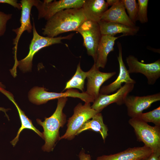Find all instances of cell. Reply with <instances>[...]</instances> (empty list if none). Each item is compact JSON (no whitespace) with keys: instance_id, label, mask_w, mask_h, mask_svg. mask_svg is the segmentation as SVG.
Returning <instances> with one entry per match:
<instances>
[{"instance_id":"1","label":"cell","mask_w":160,"mask_h":160,"mask_svg":"<svg viewBox=\"0 0 160 160\" xmlns=\"http://www.w3.org/2000/svg\"><path fill=\"white\" fill-rule=\"evenodd\" d=\"M86 20L82 8L64 9L47 20L42 29L43 34L47 37L54 38L64 33L76 31Z\"/></svg>"},{"instance_id":"2","label":"cell","mask_w":160,"mask_h":160,"mask_svg":"<svg viewBox=\"0 0 160 160\" xmlns=\"http://www.w3.org/2000/svg\"><path fill=\"white\" fill-rule=\"evenodd\" d=\"M57 107L53 113L49 117L45 118L42 121L36 119L38 124L43 128L42 133L44 144L42 147L44 151H52L57 141L59 140V129L63 127L66 122V116L63 110L68 100L67 97H62L57 99Z\"/></svg>"},{"instance_id":"3","label":"cell","mask_w":160,"mask_h":160,"mask_svg":"<svg viewBox=\"0 0 160 160\" xmlns=\"http://www.w3.org/2000/svg\"><path fill=\"white\" fill-rule=\"evenodd\" d=\"M33 37L29 45V50L28 55L24 58L18 61L14 65L12 69L16 70L17 67L24 72L31 70L33 57L35 54L42 48L53 44L62 43L63 39H71L73 34H71L66 36L51 38L44 37L39 35L35 28L34 23L33 25Z\"/></svg>"},{"instance_id":"4","label":"cell","mask_w":160,"mask_h":160,"mask_svg":"<svg viewBox=\"0 0 160 160\" xmlns=\"http://www.w3.org/2000/svg\"><path fill=\"white\" fill-rule=\"evenodd\" d=\"M129 124L133 128L137 138L153 152H160V126H152L138 117L131 118Z\"/></svg>"},{"instance_id":"5","label":"cell","mask_w":160,"mask_h":160,"mask_svg":"<svg viewBox=\"0 0 160 160\" xmlns=\"http://www.w3.org/2000/svg\"><path fill=\"white\" fill-rule=\"evenodd\" d=\"M29 99L33 104L39 105L44 104L48 101L62 97L78 98L85 103H93L94 99L85 92H80L73 89H68L65 92L57 93L49 92L44 87H35L31 89L28 95Z\"/></svg>"},{"instance_id":"6","label":"cell","mask_w":160,"mask_h":160,"mask_svg":"<svg viewBox=\"0 0 160 160\" xmlns=\"http://www.w3.org/2000/svg\"><path fill=\"white\" fill-rule=\"evenodd\" d=\"M73 112V115L68 121L67 128L65 132L60 137L59 140L73 139L82 125L99 113L92 108L90 103H86L84 105L79 103L74 108Z\"/></svg>"},{"instance_id":"7","label":"cell","mask_w":160,"mask_h":160,"mask_svg":"<svg viewBox=\"0 0 160 160\" xmlns=\"http://www.w3.org/2000/svg\"><path fill=\"white\" fill-rule=\"evenodd\" d=\"M38 0L36 6L39 12L38 19L48 20L58 12L73 8H81L85 0Z\"/></svg>"},{"instance_id":"8","label":"cell","mask_w":160,"mask_h":160,"mask_svg":"<svg viewBox=\"0 0 160 160\" xmlns=\"http://www.w3.org/2000/svg\"><path fill=\"white\" fill-rule=\"evenodd\" d=\"M76 31L82 36L87 54L92 57L95 62L97 49L102 36L98 23L86 20Z\"/></svg>"},{"instance_id":"9","label":"cell","mask_w":160,"mask_h":160,"mask_svg":"<svg viewBox=\"0 0 160 160\" xmlns=\"http://www.w3.org/2000/svg\"><path fill=\"white\" fill-rule=\"evenodd\" d=\"M126 61L129 73H141L147 78L149 85H153L160 77V59L149 63L140 62L134 55H130L127 57Z\"/></svg>"},{"instance_id":"10","label":"cell","mask_w":160,"mask_h":160,"mask_svg":"<svg viewBox=\"0 0 160 160\" xmlns=\"http://www.w3.org/2000/svg\"><path fill=\"white\" fill-rule=\"evenodd\" d=\"M134 87V84H125L113 94L108 95L100 94L97 97L95 100L91 107L100 113L111 104L115 103L119 105L124 104L126 98L132 91Z\"/></svg>"},{"instance_id":"11","label":"cell","mask_w":160,"mask_h":160,"mask_svg":"<svg viewBox=\"0 0 160 160\" xmlns=\"http://www.w3.org/2000/svg\"><path fill=\"white\" fill-rule=\"evenodd\" d=\"M160 100V92L143 96L128 95L124 104L127 107L128 115L132 118L137 117L152 103Z\"/></svg>"},{"instance_id":"12","label":"cell","mask_w":160,"mask_h":160,"mask_svg":"<svg viewBox=\"0 0 160 160\" xmlns=\"http://www.w3.org/2000/svg\"><path fill=\"white\" fill-rule=\"evenodd\" d=\"M116 73V72H101L94 63L91 69L87 71V83L85 92L95 100L100 94V90L102 84Z\"/></svg>"},{"instance_id":"13","label":"cell","mask_w":160,"mask_h":160,"mask_svg":"<svg viewBox=\"0 0 160 160\" xmlns=\"http://www.w3.org/2000/svg\"><path fill=\"white\" fill-rule=\"evenodd\" d=\"M119 50L117 59L119 65V73L116 79L113 82L100 88V94L108 95L114 92L121 88L122 84H125L136 83V81L132 79L126 67L122 58V48L121 43H117Z\"/></svg>"},{"instance_id":"14","label":"cell","mask_w":160,"mask_h":160,"mask_svg":"<svg viewBox=\"0 0 160 160\" xmlns=\"http://www.w3.org/2000/svg\"><path fill=\"white\" fill-rule=\"evenodd\" d=\"M38 0H22L20 1L22 5L21 14L20 19V26L16 29H13L16 34L15 38L13 40V44L15 46V52L16 53L17 44L22 34L25 31L30 33L33 29V26L30 20V14L32 7L36 6Z\"/></svg>"},{"instance_id":"15","label":"cell","mask_w":160,"mask_h":160,"mask_svg":"<svg viewBox=\"0 0 160 160\" xmlns=\"http://www.w3.org/2000/svg\"><path fill=\"white\" fill-rule=\"evenodd\" d=\"M149 148L142 147L129 148L119 153L98 157L96 160H141L153 152Z\"/></svg>"},{"instance_id":"16","label":"cell","mask_w":160,"mask_h":160,"mask_svg":"<svg viewBox=\"0 0 160 160\" xmlns=\"http://www.w3.org/2000/svg\"><path fill=\"white\" fill-rule=\"evenodd\" d=\"M101 20L119 23L131 27L137 26L129 18L121 0H118L108 9L103 15Z\"/></svg>"},{"instance_id":"17","label":"cell","mask_w":160,"mask_h":160,"mask_svg":"<svg viewBox=\"0 0 160 160\" xmlns=\"http://www.w3.org/2000/svg\"><path fill=\"white\" fill-rule=\"evenodd\" d=\"M125 36L121 35L119 36L102 35L96 50V57L94 62L98 68H104L107 63L109 54L114 50L115 41L118 38Z\"/></svg>"},{"instance_id":"18","label":"cell","mask_w":160,"mask_h":160,"mask_svg":"<svg viewBox=\"0 0 160 160\" xmlns=\"http://www.w3.org/2000/svg\"><path fill=\"white\" fill-rule=\"evenodd\" d=\"M108 6L104 0H85L82 8L87 20L98 23Z\"/></svg>"},{"instance_id":"19","label":"cell","mask_w":160,"mask_h":160,"mask_svg":"<svg viewBox=\"0 0 160 160\" xmlns=\"http://www.w3.org/2000/svg\"><path fill=\"white\" fill-rule=\"evenodd\" d=\"M102 35L114 36L121 33L125 36H133L139 31V27H131L124 25L101 20L98 23Z\"/></svg>"},{"instance_id":"20","label":"cell","mask_w":160,"mask_h":160,"mask_svg":"<svg viewBox=\"0 0 160 160\" xmlns=\"http://www.w3.org/2000/svg\"><path fill=\"white\" fill-rule=\"evenodd\" d=\"M0 92L4 95L14 104L18 113L20 119L21 126L18 130L16 137L10 142L14 146L18 141L19 137L21 132L24 129H28L32 130L43 139L42 133L37 129L33 124L31 120L25 114L24 112L19 107L15 100L13 95L4 88L0 87Z\"/></svg>"},{"instance_id":"21","label":"cell","mask_w":160,"mask_h":160,"mask_svg":"<svg viewBox=\"0 0 160 160\" xmlns=\"http://www.w3.org/2000/svg\"><path fill=\"white\" fill-rule=\"evenodd\" d=\"M87 130H91L99 133L105 142L108 135V128L103 122V116L100 113L95 115L91 120L87 121L77 132L76 135Z\"/></svg>"},{"instance_id":"22","label":"cell","mask_w":160,"mask_h":160,"mask_svg":"<svg viewBox=\"0 0 160 160\" xmlns=\"http://www.w3.org/2000/svg\"><path fill=\"white\" fill-rule=\"evenodd\" d=\"M87 72L83 71L81 68L80 63L77 65L76 72L72 77L66 83L63 91L73 88H77L84 92L85 80L87 77Z\"/></svg>"},{"instance_id":"23","label":"cell","mask_w":160,"mask_h":160,"mask_svg":"<svg viewBox=\"0 0 160 160\" xmlns=\"http://www.w3.org/2000/svg\"><path fill=\"white\" fill-rule=\"evenodd\" d=\"M136 117L145 122H152L155 126H160V106L150 111L142 113Z\"/></svg>"},{"instance_id":"24","label":"cell","mask_w":160,"mask_h":160,"mask_svg":"<svg viewBox=\"0 0 160 160\" xmlns=\"http://www.w3.org/2000/svg\"><path fill=\"white\" fill-rule=\"evenodd\" d=\"M125 9L127 10L128 16L135 24L137 21L138 5L135 0H121Z\"/></svg>"},{"instance_id":"25","label":"cell","mask_w":160,"mask_h":160,"mask_svg":"<svg viewBox=\"0 0 160 160\" xmlns=\"http://www.w3.org/2000/svg\"><path fill=\"white\" fill-rule=\"evenodd\" d=\"M148 0H138V10L137 21L141 23H146L148 21Z\"/></svg>"},{"instance_id":"26","label":"cell","mask_w":160,"mask_h":160,"mask_svg":"<svg viewBox=\"0 0 160 160\" xmlns=\"http://www.w3.org/2000/svg\"><path fill=\"white\" fill-rule=\"evenodd\" d=\"M12 16V14H6L0 10V37L4 35L6 30L7 23Z\"/></svg>"},{"instance_id":"27","label":"cell","mask_w":160,"mask_h":160,"mask_svg":"<svg viewBox=\"0 0 160 160\" xmlns=\"http://www.w3.org/2000/svg\"><path fill=\"white\" fill-rule=\"evenodd\" d=\"M0 3L7 4L10 5L15 8L19 10L21 9V4L18 3L17 1L15 0H0Z\"/></svg>"},{"instance_id":"28","label":"cell","mask_w":160,"mask_h":160,"mask_svg":"<svg viewBox=\"0 0 160 160\" xmlns=\"http://www.w3.org/2000/svg\"><path fill=\"white\" fill-rule=\"evenodd\" d=\"M141 160H160V152H153Z\"/></svg>"},{"instance_id":"29","label":"cell","mask_w":160,"mask_h":160,"mask_svg":"<svg viewBox=\"0 0 160 160\" xmlns=\"http://www.w3.org/2000/svg\"><path fill=\"white\" fill-rule=\"evenodd\" d=\"M79 160H91L90 154L85 153L84 151L82 149L79 155Z\"/></svg>"},{"instance_id":"30","label":"cell","mask_w":160,"mask_h":160,"mask_svg":"<svg viewBox=\"0 0 160 160\" xmlns=\"http://www.w3.org/2000/svg\"><path fill=\"white\" fill-rule=\"evenodd\" d=\"M118 0H107L106 2L108 6H112L115 4Z\"/></svg>"},{"instance_id":"31","label":"cell","mask_w":160,"mask_h":160,"mask_svg":"<svg viewBox=\"0 0 160 160\" xmlns=\"http://www.w3.org/2000/svg\"><path fill=\"white\" fill-rule=\"evenodd\" d=\"M9 109H5L4 108L0 107V111H2L4 112L7 118L8 119H9V117L6 113V112Z\"/></svg>"},{"instance_id":"32","label":"cell","mask_w":160,"mask_h":160,"mask_svg":"<svg viewBox=\"0 0 160 160\" xmlns=\"http://www.w3.org/2000/svg\"><path fill=\"white\" fill-rule=\"evenodd\" d=\"M0 87L4 88H5V87L4 86V85H3L0 81Z\"/></svg>"}]
</instances>
